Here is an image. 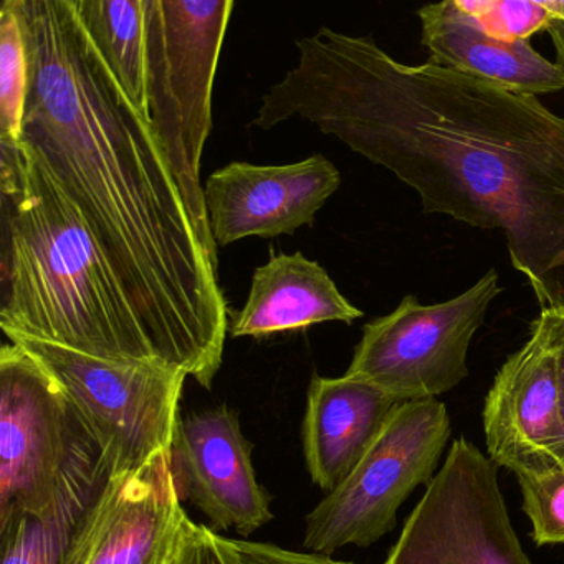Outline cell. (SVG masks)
<instances>
[{
  "label": "cell",
  "mask_w": 564,
  "mask_h": 564,
  "mask_svg": "<svg viewBox=\"0 0 564 564\" xmlns=\"http://www.w3.org/2000/svg\"><path fill=\"white\" fill-rule=\"evenodd\" d=\"M534 322L543 328L547 343L556 356L557 381H560L561 444L557 448V460L564 468V303L540 310Z\"/></svg>",
  "instance_id": "cell-23"
},
{
  "label": "cell",
  "mask_w": 564,
  "mask_h": 564,
  "mask_svg": "<svg viewBox=\"0 0 564 564\" xmlns=\"http://www.w3.org/2000/svg\"><path fill=\"white\" fill-rule=\"evenodd\" d=\"M29 94V58L14 0L0 8V144L22 141Z\"/></svg>",
  "instance_id": "cell-19"
},
{
  "label": "cell",
  "mask_w": 564,
  "mask_h": 564,
  "mask_svg": "<svg viewBox=\"0 0 564 564\" xmlns=\"http://www.w3.org/2000/svg\"><path fill=\"white\" fill-rule=\"evenodd\" d=\"M29 58L22 141L80 209L130 289L158 355L209 389L229 306L173 171L74 0H14Z\"/></svg>",
  "instance_id": "cell-2"
},
{
  "label": "cell",
  "mask_w": 564,
  "mask_h": 564,
  "mask_svg": "<svg viewBox=\"0 0 564 564\" xmlns=\"http://www.w3.org/2000/svg\"><path fill=\"white\" fill-rule=\"evenodd\" d=\"M170 564H226L216 541L214 530L191 520L187 514Z\"/></svg>",
  "instance_id": "cell-22"
},
{
  "label": "cell",
  "mask_w": 564,
  "mask_h": 564,
  "mask_svg": "<svg viewBox=\"0 0 564 564\" xmlns=\"http://www.w3.org/2000/svg\"><path fill=\"white\" fill-rule=\"evenodd\" d=\"M531 536L540 546L564 543V468L550 474L517 475Z\"/></svg>",
  "instance_id": "cell-21"
},
{
  "label": "cell",
  "mask_w": 564,
  "mask_h": 564,
  "mask_svg": "<svg viewBox=\"0 0 564 564\" xmlns=\"http://www.w3.org/2000/svg\"><path fill=\"white\" fill-rule=\"evenodd\" d=\"M500 292L498 272L491 269L448 302L422 305L405 296L394 312L365 325L346 376L399 402L452 391L468 376L471 338Z\"/></svg>",
  "instance_id": "cell-8"
},
{
  "label": "cell",
  "mask_w": 564,
  "mask_h": 564,
  "mask_svg": "<svg viewBox=\"0 0 564 564\" xmlns=\"http://www.w3.org/2000/svg\"><path fill=\"white\" fill-rule=\"evenodd\" d=\"M556 48V64L564 70V21L563 19H551L546 29Z\"/></svg>",
  "instance_id": "cell-24"
},
{
  "label": "cell",
  "mask_w": 564,
  "mask_h": 564,
  "mask_svg": "<svg viewBox=\"0 0 564 564\" xmlns=\"http://www.w3.org/2000/svg\"><path fill=\"white\" fill-rule=\"evenodd\" d=\"M401 402L359 379L313 376L303 452L313 484L333 491L375 444Z\"/></svg>",
  "instance_id": "cell-14"
},
{
  "label": "cell",
  "mask_w": 564,
  "mask_h": 564,
  "mask_svg": "<svg viewBox=\"0 0 564 564\" xmlns=\"http://www.w3.org/2000/svg\"><path fill=\"white\" fill-rule=\"evenodd\" d=\"M457 4L488 35L505 42L528 41L546 31L553 19L544 0H457Z\"/></svg>",
  "instance_id": "cell-20"
},
{
  "label": "cell",
  "mask_w": 564,
  "mask_h": 564,
  "mask_svg": "<svg viewBox=\"0 0 564 564\" xmlns=\"http://www.w3.org/2000/svg\"><path fill=\"white\" fill-rule=\"evenodd\" d=\"M319 564H355V563H346V561H336L332 560V556H323Z\"/></svg>",
  "instance_id": "cell-26"
},
{
  "label": "cell",
  "mask_w": 564,
  "mask_h": 564,
  "mask_svg": "<svg viewBox=\"0 0 564 564\" xmlns=\"http://www.w3.org/2000/svg\"><path fill=\"white\" fill-rule=\"evenodd\" d=\"M448 437L451 417L441 401L401 402L355 470L306 514L303 546L332 556L391 533L401 505L435 477Z\"/></svg>",
  "instance_id": "cell-7"
},
{
  "label": "cell",
  "mask_w": 564,
  "mask_h": 564,
  "mask_svg": "<svg viewBox=\"0 0 564 564\" xmlns=\"http://www.w3.org/2000/svg\"><path fill=\"white\" fill-rule=\"evenodd\" d=\"M421 42L429 61L491 82L527 97L554 94L564 88V70L538 54L528 41L505 42L491 37L477 21L458 8L457 0L425 6Z\"/></svg>",
  "instance_id": "cell-15"
},
{
  "label": "cell",
  "mask_w": 564,
  "mask_h": 564,
  "mask_svg": "<svg viewBox=\"0 0 564 564\" xmlns=\"http://www.w3.org/2000/svg\"><path fill=\"white\" fill-rule=\"evenodd\" d=\"M0 326L95 358L164 362L123 276L24 141L0 144Z\"/></svg>",
  "instance_id": "cell-3"
},
{
  "label": "cell",
  "mask_w": 564,
  "mask_h": 564,
  "mask_svg": "<svg viewBox=\"0 0 564 564\" xmlns=\"http://www.w3.org/2000/svg\"><path fill=\"white\" fill-rule=\"evenodd\" d=\"M48 375L90 432L108 475L137 471L173 448L189 378L166 362L95 358L65 346L11 335Z\"/></svg>",
  "instance_id": "cell-6"
},
{
  "label": "cell",
  "mask_w": 564,
  "mask_h": 564,
  "mask_svg": "<svg viewBox=\"0 0 564 564\" xmlns=\"http://www.w3.org/2000/svg\"><path fill=\"white\" fill-rule=\"evenodd\" d=\"M384 564H533L508 517L497 465L470 441L451 445Z\"/></svg>",
  "instance_id": "cell-9"
},
{
  "label": "cell",
  "mask_w": 564,
  "mask_h": 564,
  "mask_svg": "<svg viewBox=\"0 0 564 564\" xmlns=\"http://www.w3.org/2000/svg\"><path fill=\"white\" fill-rule=\"evenodd\" d=\"M484 432L488 458L497 467L514 475L563 468L556 356L534 319L530 339L495 376L485 398Z\"/></svg>",
  "instance_id": "cell-13"
},
{
  "label": "cell",
  "mask_w": 564,
  "mask_h": 564,
  "mask_svg": "<svg viewBox=\"0 0 564 564\" xmlns=\"http://www.w3.org/2000/svg\"><path fill=\"white\" fill-rule=\"evenodd\" d=\"M147 2V118L214 265L200 163L213 133V90L234 0Z\"/></svg>",
  "instance_id": "cell-4"
},
{
  "label": "cell",
  "mask_w": 564,
  "mask_h": 564,
  "mask_svg": "<svg viewBox=\"0 0 564 564\" xmlns=\"http://www.w3.org/2000/svg\"><path fill=\"white\" fill-rule=\"evenodd\" d=\"M187 513L171 452L108 477L75 528L65 564H170Z\"/></svg>",
  "instance_id": "cell-10"
},
{
  "label": "cell",
  "mask_w": 564,
  "mask_h": 564,
  "mask_svg": "<svg viewBox=\"0 0 564 564\" xmlns=\"http://www.w3.org/2000/svg\"><path fill=\"white\" fill-rule=\"evenodd\" d=\"M100 448L52 376L18 343L0 349V523L45 517L105 474Z\"/></svg>",
  "instance_id": "cell-5"
},
{
  "label": "cell",
  "mask_w": 564,
  "mask_h": 564,
  "mask_svg": "<svg viewBox=\"0 0 564 564\" xmlns=\"http://www.w3.org/2000/svg\"><path fill=\"white\" fill-rule=\"evenodd\" d=\"M295 47L252 127L315 124L412 187L424 213L501 230L541 308L564 303L563 117L432 61L401 64L371 37L322 28Z\"/></svg>",
  "instance_id": "cell-1"
},
{
  "label": "cell",
  "mask_w": 564,
  "mask_h": 564,
  "mask_svg": "<svg viewBox=\"0 0 564 564\" xmlns=\"http://www.w3.org/2000/svg\"><path fill=\"white\" fill-rule=\"evenodd\" d=\"M171 460L181 500L196 505L214 531L249 536L272 521L269 491L253 468L252 444L226 404L180 419Z\"/></svg>",
  "instance_id": "cell-11"
},
{
  "label": "cell",
  "mask_w": 564,
  "mask_h": 564,
  "mask_svg": "<svg viewBox=\"0 0 564 564\" xmlns=\"http://www.w3.org/2000/svg\"><path fill=\"white\" fill-rule=\"evenodd\" d=\"M95 47L131 104L147 118V2L74 0ZM148 120V118H147Z\"/></svg>",
  "instance_id": "cell-17"
},
{
  "label": "cell",
  "mask_w": 564,
  "mask_h": 564,
  "mask_svg": "<svg viewBox=\"0 0 564 564\" xmlns=\"http://www.w3.org/2000/svg\"><path fill=\"white\" fill-rule=\"evenodd\" d=\"M339 184L341 174L322 154L286 166L227 164L210 174L204 186L216 246L247 237L292 236L300 227L313 226Z\"/></svg>",
  "instance_id": "cell-12"
},
{
  "label": "cell",
  "mask_w": 564,
  "mask_h": 564,
  "mask_svg": "<svg viewBox=\"0 0 564 564\" xmlns=\"http://www.w3.org/2000/svg\"><path fill=\"white\" fill-rule=\"evenodd\" d=\"M108 477L78 485L45 517L18 513L0 523V564H65L75 528Z\"/></svg>",
  "instance_id": "cell-18"
},
{
  "label": "cell",
  "mask_w": 564,
  "mask_h": 564,
  "mask_svg": "<svg viewBox=\"0 0 564 564\" xmlns=\"http://www.w3.org/2000/svg\"><path fill=\"white\" fill-rule=\"evenodd\" d=\"M361 316L318 262L302 252H272L269 262L253 272L249 299L232 316L229 335L265 338L325 322L351 325Z\"/></svg>",
  "instance_id": "cell-16"
},
{
  "label": "cell",
  "mask_w": 564,
  "mask_h": 564,
  "mask_svg": "<svg viewBox=\"0 0 564 564\" xmlns=\"http://www.w3.org/2000/svg\"><path fill=\"white\" fill-rule=\"evenodd\" d=\"M544 6L554 19H563L564 21V0H544Z\"/></svg>",
  "instance_id": "cell-25"
}]
</instances>
